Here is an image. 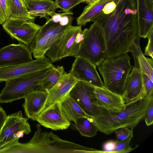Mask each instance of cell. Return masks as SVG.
I'll return each instance as SVG.
<instances>
[{
    "label": "cell",
    "instance_id": "1",
    "mask_svg": "<svg viewBox=\"0 0 153 153\" xmlns=\"http://www.w3.org/2000/svg\"><path fill=\"white\" fill-rule=\"evenodd\" d=\"M91 21L99 26L105 38L108 57L127 53L138 36L136 0H119L115 9L100 12Z\"/></svg>",
    "mask_w": 153,
    "mask_h": 153
},
{
    "label": "cell",
    "instance_id": "2",
    "mask_svg": "<svg viewBox=\"0 0 153 153\" xmlns=\"http://www.w3.org/2000/svg\"><path fill=\"white\" fill-rule=\"evenodd\" d=\"M153 95H147L142 89L137 97L126 103L123 110L111 112L98 107L97 115L93 118L98 131L109 134L120 128H134L145 117Z\"/></svg>",
    "mask_w": 153,
    "mask_h": 153
},
{
    "label": "cell",
    "instance_id": "3",
    "mask_svg": "<svg viewBox=\"0 0 153 153\" xmlns=\"http://www.w3.org/2000/svg\"><path fill=\"white\" fill-rule=\"evenodd\" d=\"M127 53L107 57L98 65L104 80V86L122 96L127 77L132 68Z\"/></svg>",
    "mask_w": 153,
    "mask_h": 153
},
{
    "label": "cell",
    "instance_id": "4",
    "mask_svg": "<svg viewBox=\"0 0 153 153\" xmlns=\"http://www.w3.org/2000/svg\"><path fill=\"white\" fill-rule=\"evenodd\" d=\"M30 140L26 143L28 153H94L95 149L60 138L51 131H42L40 125Z\"/></svg>",
    "mask_w": 153,
    "mask_h": 153
},
{
    "label": "cell",
    "instance_id": "5",
    "mask_svg": "<svg viewBox=\"0 0 153 153\" xmlns=\"http://www.w3.org/2000/svg\"><path fill=\"white\" fill-rule=\"evenodd\" d=\"M54 67L53 65L6 81L5 86L0 92V103L11 102L24 98L33 90L44 89L42 85V81Z\"/></svg>",
    "mask_w": 153,
    "mask_h": 153
},
{
    "label": "cell",
    "instance_id": "6",
    "mask_svg": "<svg viewBox=\"0 0 153 153\" xmlns=\"http://www.w3.org/2000/svg\"><path fill=\"white\" fill-rule=\"evenodd\" d=\"M74 56L85 59L96 67L108 57L105 38L96 23L85 28L83 39Z\"/></svg>",
    "mask_w": 153,
    "mask_h": 153
},
{
    "label": "cell",
    "instance_id": "7",
    "mask_svg": "<svg viewBox=\"0 0 153 153\" xmlns=\"http://www.w3.org/2000/svg\"><path fill=\"white\" fill-rule=\"evenodd\" d=\"M85 30V28L82 30L81 26L71 25L61 37L51 45L45 56L52 62L68 56H74L83 39Z\"/></svg>",
    "mask_w": 153,
    "mask_h": 153
},
{
    "label": "cell",
    "instance_id": "8",
    "mask_svg": "<svg viewBox=\"0 0 153 153\" xmlns=\"http://www.w3.org/2000/svg\"><path fill=\"white\" fill-rule=\"evenodd\" d=\"M31 131L27 119L23 117L21 111L9 114L0 129V147H3L4 150L19 143L24 134Z\"/></svg>",
    "mask_w": 153,
    "mask_h": 153
},
{
    "label": "cell",
    "instance_id": "9",
    "mask_svg": "<svg viewBox=\"0 0 153 153\" xmlns=\"http://www.w3.org/2000/svg\"><path fill=\"white\" fill-rule=\"evenodd\" d=\"M2 26L11 37L28 47L41 27L31 20L12 18L7 20Z\"/></svg>",
    "mask_w": 153,
    "mask_h": 153
},
{
    "label": "cell",
    "instance_id": "10",
    "mask_svg": "<svg viewBox=\"0 0 153 153\" xmlns=\"http://www.w3.org/2000/svg\"><path fill=\"white\" fill-rule=\"evenodd\" d=\"M140 37L138 36L133 42L130 49L134 61V67L138 68L141 72L143 86L147 95L153 93V59L146 57L140 46Z\"/></svg>",
    "mask_w": 153,
    "mask_h": 153
},
{
    "label": "cell",
    "instance_id": "11",
    "mask_svg": "<svg viewBox=\"0 0 153 153\" xmlns=\"http://www.w3.org/2000/svg\"><path fill=\"white\" fill-rule=\"evenodd\" d=\"M94 90V86L79 80L74 86L69 94L83 110L93 118L99 112Z\"/></svg>",
    "mask_w": 153,
    "mask_h": 153
},
{
    "label": "cell",
    "instance_id": "12",
    "mask_svg": "<svg viewBox=\"0 0 153 153\" xmlns=\"http://www.w3.org/2000/svg\"><path fill=\"white\" fill-rule=\"evenodd\" d=\"M53 65L51 60L45 56L29 62L0 67V82H6Z\"/></svg>",
    "mask_w": 153,
    "mask_h": 153
},
{
    "label": "cell",
    "instance_id": "13",
    "mask_svg": "<svg viewBox=\"0 0 153 153\" xmlns=\"http://www.w3.org/2000/svg\"><path fill=\"white\" fill-rule=\"evenodd\" d=\"M34 120L40 126L54 130L66 129L70 125L62 111L60 102H56L44 109Z\"/></svg>",
    "mask_w": 153,
    "mask_h": 153
},
{
    "label": "cell",
    "instance_id": "14",
    "mask_svg": "<svg viewBox=\"0 0 153 153\" xmlns=\"http://www.w3.org/2000/svg\"><path fill=\"white\" fill-rule=\"evenodd\" d=\"M29 47L20 42L0 49V67L22 64L33 60Z\"/></svg>",
    "mask_w": 153,
    "mask_h": 153
},
{
    "label": "cell",
    "instance_id": "15",
    "mask_svg": "<svg viewBox=\"0 0 153 153\" xmlns=\"http://www.w3.org/2000/svg\"><path fill=\"white\" fill-rule=\"evenodd\" d=\"M96 67L87 60L75 57L69 72L79 81L88 83L94 87H103L104 83L100 77Z\"/></svg>",
    "mask_w": 153,
    "mask_h": 153
},
{
    "label": "cell",
    "instance_id": "16",
    "mask_svg": "<svg viewBox=\"0 0 153 153\" xmlns=\"http://www.w3.org/2000/svg\"><path fill=\"white\" fill-rule=\"evenodd\" d=\"M138 36L147 38L153 30V1L151 0H136Z\"/></svg>",
    "mask_w": 153,
    "mask_h": 153
},
{
    "label": "cell",
    "instance_id": "17",
    "mask_svg": "<svg viewBox=\"0 0 153 153\" xmlns=\"http://www.w3.org/2000/svg\"><path fill=\"white\" fill-rule=\"evenodd\" d=\"M48 96V92L43 89L32 90L25 96L22 106L28 119L34 120L37 116L43 110Z\"/></svg>",
    "mask_w": 153,
    "mask_h": 153
},
{
    "label": "cell",
    "instance_id": "18",
    "mask_svg": "<svg viewBox=\"0 0 153 153\" xmlns=\"http://www.w3.org/2000/svg\"><path fill=\"white\" fill-rule=\"evenodd\" d=\"M97 106L111 112L120 111L123 110L126 104L123 97L103 87H95Z\"/></svg>",
    "mask_w": 153,
    "mask_h": 153
},
{
    "label": "cell",
    "instance_id": "19",
    "mask_svg": "<svg viewBox=\"0 0 153 153\" xmlns=\"http://www.w3.org/2000/svg\"><path fill=\"white\" fill-rule=\"evenodd\" d=\"M79 81L70 73L63 75L48 91V97L44 109L56 102H61L69 94L72 88Z\"/></svg>",
    "mask_w": 153,
    "mask_h": 153
},
{
    "label": "cell",
    "instance_id": "20",
    "mask_svg": "<svg viewBox=\"0 0 153 153\" xmlns=\"http://www.w3.org/2000/svg\"><path fill=\"white\" fill-rule=\"evenodd\" d=\"M131 71L126 79L125 90L122 96L126 103L138 97L143 87L142 78L140 70L133 67Z\"/></svg>",
    "mask_w": 153,
    "mask_h": 153
},
{
    "label": "cell",
    "instance_id": "21",
    "mask_svg": "<svg viewBox=\"0 0 153 153\" xmlns=\"http://www.w3.org/2000/svg\"><path fill=\"white\" fill-rule=\"evenodd\" d=\"M46 20L45 23L41 26L38 33L45 37L51 46L71 25L72 22L67 24L61 19L58 22L53 21L51 18Z\"/></svg>",
    "mask_w": 153,
    "mask_h": 153
},
{
    "label": "cell",
    "instance_id": "22",
    "mask_svg": "<svg viewBox=\"0 0 153 153\" xmlns=\"http://www.w3.org/2000/svg\"><path fill=\"white\" fill-rule=\"evenodd\" d=\"M30 14L33 16L49 18V13L57 8L52 0H23Z\"/></svg>",
    "mask_w": 153,
    "mask_h": 153
},
{
    "label": "cell",
    "instance_id": "23",
    "mask_svg": "<svg viewBox=\"0 0 153 153\" xmlns=\"http://www.w3.org/2000/svg\"><path fill=\"white\" fill-rule=\"evenodd\" d=\"M61 107L66 117L69 122L75 123L81 117L93 118L87 114L77 102L68 94L60 102Z\"/></svg>",
    "mask_w": 153,
    "mask_h": 153
},
{
    "label": "cell",
    "instance_id": "24",
    "mask_svg": "<svg viewBox=\"0 0 153 153\" xmlns=\"http://www.w3.org/2000/svg\"><path fill=\"white\" fill-rule=\"evenodd\" d=\"M113 0H98L88 5L84 9L81 15L77 19V25L85 26L92 18L101 11L105 6Z\"/></svg>",
    "mask_w": 153,
    "mask_h": 153
},
{
    "label": "cell",
    "instance_id": "25",
    "mask_svg": "<svg viewBox=\"0 0 153 153\" xmlns=\"http://www.w3.org/2000/svg\"><path fill=\"white\" fill-rule=\"evenodd\" d=\"M10 10V18H19L34 22L35 17L29 13L23 0H8Z\"/></svg>",
    "mask_w": 153,
    "mask_h": 153
},
{
    "label": "cell",
    "instance_id": "26",
    "mask_svg": "<svg viewBox=\"0 0 153 153\" xmlns=\"http://www.w3.org/2000/svg\"><path fill=\"white\" fill-rule=\"evenodd\" d=\"M50 46L48 40L45 37L37 33L29 47L33 57L37 59L44 56Z\"/></svg>",
    "mask_w": 153,
    "mask_h": 153
},
{
    "label": "cell",
    "instance_id": "27",
    "mask_svg": "<svg viewBox=\"0 0 153 153\" xmlns=\"http://www.w3.org/2000/svg\"><path fill=\"white\" fill-rule=\"evenodd\" d=\"M75 123V127L82 136L91 137L95 136L98 131L94 123L93 118L85 117L78 118Z\"/></svg>",
    "mask_w": 153,
    "mask_h": 153
},
{
    "label": "cell",
    "instance_id": "28",
    "mask_svg": "<svg viewBox=\"0 0 153 153\" xmlns=\"http://www.w3.org/2000/svg\"><path fill=\"white\" fill-rule=\"evenodd\" d=\"M66 73L62 66H58L56 68L54 67L49 74L42 81V88L48 92Z\"/></svg>",
    "mask_w": 153,
    "mask_h": 153
},
{
    "label": "cell",
    "instance_id": "29",
    "mask_svg": "<svg viewBox=\"0 0 153 153\" xmlns=\"http://www.w3.org/2000/svg\"><path fill=\"white\" fill-rule=\"evenodd\" d=\"M131 129V133L128 137L123 140H115V148L114 150V153L129 152L139 146L137 145L134 148H132L129 146L130 142L133 137L134 128Z\"/></svg>",
    "mask_w": 153,
    "mask_h": 153
},
{
    "label": "cell",
    "instance_id": "30",
    "mask_svg": "<svg viewBox=\"0 0 153 153\" xmlns=\"http://www.w3.org/2000/svg\"><path fill=\"white\" fill-rule=\"evenodd\" d=\"M54 1L57 8L61 9L65 13L70 11L76 5L85 2V0H55Z\"/></svg>",
    "mask_w": 153,
    "mask_h": 153
},
{
    "label": "cell",
    "instance_id": "31",
    "mask_svg": "<svg viewBox=\"0 0 153 153\" xmlns=\"http://www.w3.org/2000/svg\"><path fill=\"white\" fill-rule=\"evenodd\" d=\"M10 10L8 0H0V24L10 18Z\"/></svg>",
    "mask_w": 153,
    "mask_h": 153
},
{
    "label": "cell",
    "instance_id": "32",
    "mask_svg": "<svg viewBox=\"0 0 153 153\" xmlns=\"http://www.w3.org/2000/svg\"><path fill=\"white\" fill-rule=\"evenodd\" d=\"M147 38L148 42L145 50L144 55L148 56L153 59V30H151L149 33Z\"/></svg>",
    "mask_w": 153,
    "mask_h": 153
},
{
    "label": "cell",
    "instance_id": "33",
    "mask_svg": "<svg viewBox=\"0 0 153 153\" xmlns=\"http://www.w3.org/2000/svg\"><path fill=\"white\" fill-rule=\"evenodd\" d=\"M114 132L116 134L117 140H120L128 137L131 133V129L123 127L116 130Z\"/></svg>",
    "mask_w": 153,
    "mask_h": 153
},
{
    "label": "cell",
    "instance_id": "34",
    "mask_svg": "<svg viewBox=\"0 0 153 153\" xmlns=\"http://www.w3.org/2000/svg\"><path fill=\"white\" fill-rule=\"evenodd\" d=\"M145 117L146 125L148 126L152 125L153 123V99L149 105Z\"/></svg>",
    "mask_w": 153,
    "mask_h": 153
},
{
    "label": "cell",
    "instance_id": "35",
    "mask_svg": "<svg viewBox=\"0 0 153 153\" xmlns=\"http://www.w3.org/2000/svg\"><path fill=\"white\" fill-rule=\"evenodd\" d=\"M115 148V140H110L103 144L102 150L105 153H114Z\"/></svg>",
    "mask_w": 153,
    "mask_h": 153
},
{
    "label": "cell",
    "instance_id": "36",
    "mask_svg": "<svg viewBox=\"0 0 153 153\" xmlns=\"http://www.w3.org/2000/svg\"><path fill=\"white\" fill-rule=\"evenodd\" d=\"M7 115L1 107H0V129L5 121Z\"/></svg>",
    "mask_w": 153,
    "mask_h": 153
},
{
    "label": "cell",
    "instance_id": "37",
    "mask_svg": "<svg viewBox=\"0 0 153 153\" xmlns=\"http://www.w3.org/2000/svg\"><path fill=\"white\" fill-rule=\"evenodd\" d=\"M98 0H85V2H86L88 4H91Z\"/></svg>",
    "mask_w": 153,
    "mask_h": 153
},
{
    "label": "cell",
    "instance_id": "38",
    "mask_svg": "<svg viewBox=\"0 0 153 153\" xmlns=\"http://www.w3.org/2000/svg\"><path fill=\"white\" fill-rule=\"evenodd\" d=\"M152 1H153V0H151Z\"/></svg>",
    "mask_w": 153,
    "mask_h": 153
},
{
    "label": "cell",
    "instance_id": "39",
    "mask_svg": "<svg viewBox=\"0 0 153 153\" xmlns=\"http://www.w3.org/2000/svg\"></svg>",
    "mask_w": 153,
    "mask_h": 153
}]
</instances>
